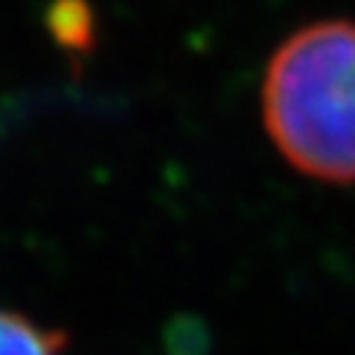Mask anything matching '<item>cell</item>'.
<instances>
[{
	"label": "cell",
	"instance_id": "6da1fadb",
	"mask_svg": "<svg viewBox=\"0 0 355 355\" xmlns=\"http://www.w3.org/2000/svg\"><path fill=\"white\" fill-rule=\"evenodd\" d=\"M263 123L300 173L355 182V23H313L275 51L263 78Z\"/></svg>",
	"mask_w": 355,
	"mask_h": 355
},
{
	"label": "cell",
	"instance_id": "3957f363",
	"mask_svg": "<svg viewBox=\"0 0 355 355\" xmlns=\"http://www.w3.org/2000/svg\"><path fill=\"white\" fill-rule=\"evenodd\" d=\"M48 28L67 51H87L93 45V12L84 0H56L48 12Z\"/></svg>",
	"mask_w": 355,
	"mask_h": 355
},
{
	"label": "cell",
	"instance_id": "7a4b0ae2",
	"mask_svg": "<svg viewBox=\"0 0 355 355\" xmlns=\"http://www.w3.org/2000/svg\"><path fill=\"white\" fill-rule=\"evenodd\" d=\"M64 336L34 319L0 308V355H62Z\"/></svg>",
	"mask_w": 355,
	"mask_h": 355
}]
</instances>
